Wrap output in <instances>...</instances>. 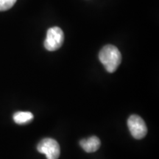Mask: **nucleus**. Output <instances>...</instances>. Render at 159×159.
Wrapping results in <instances>:
<instances>
[{
  "label": "nucleus",
  "instance_id": "obj_1",
  "mask_svg": "<svg viewBox=\"0 0 159 159\" xmlns=\"http://www.w3.org/2000/svg\"><path fill=\"white\" fill-rule=\"evenodd\" d=\"M99 59L106 71L113 73L122 62V55L115 46L106 45L99 52Z\"/></svg>",
  "mask_w": 159,
  "mask_h": 159
},
{
  "label": "nucleus",
  "instance_id": "obj_2",
  "mask_svg": "<svg viewBox=\"0 0 159 159\" xmlns=\"http://www.w3.org/2000/svg\"><path fill=\"white\" fill-rule=\"evenodd\" d=\"M63 40L64 35L62 30L58 27H53L47 31L43 45L48 51H55L62 46Z\"/></svg>",
  "mask_w": 159,
  "mask_h": 159
},
{
  "label": "nucleus",
  "instance_id": "obj_3",
  "mask_svg": "<svg viewBox=\"0 0 159 159\" xmlns=\"http://www.w3.org/2000/svg\"><path fill=\"white\" fill-rule=\"evenodd\" d=\"M37 150L40 153L45 155L47 159H57L61 154L59 144L51 138L42 139L38 144Z\"/></svg>",
  "mask_w": 159,
  "mask_h": 159
},
{
  "label": "nucleus",
  "instance_id": "obj_4",
  "mask_svg": "<svg viewBox=\"0 0 159 159\" xmlns=\"http://www.w3.org/2000/svg\"><path fill=\"white\" fill-rule=\"evenodd\" d=\"M128 127L132 136L136 139H142L148 134V128L142 117L131 115L128 119Z\"/></svg>",
  "mask_w": 159,
  "mask_h": 159
},
{
  "label": "nucleus",
  "instance_id": "obj_5",
  "mask_svg": "<svg viewBox=\"0 0 159 159\" xmlns=\"http://www.w3.org/2000/svg\"><path fill=\"white\" fill-rule=\"evenodd\" d=\"M80 145L83 149V150L90 153V152H94L98 150L101 145V142L98 137L91 136L89 139H82L80 142Z\"/></svg>",
  "mask_w": 159,
  "mask_h": 159
},
{
  "label": "nucleus",
  "instance_id": "obj_6",
  "mask_svg": "<svg viewBox=\"0 0 159 159\" xmlns=\"http://www.w3.org/2000/svg\"><path fill=\"white\" fill-rule=\"evenodd\" d=\"M33 119V114L28 111H19L13 115V120L18 125H25Z\"/></svg>",
  "mask_w": 159,
  "mask_h": 159
},
{
  "label": "nucleus",
  "instance_id": "obj_7",
  "mask_svg": "<svg viewBox=\"0 0 159 159\" xmlns=\"http://www.w3.org/2000/svg\"><path fill=\"white\" fill-rule=\"evenodd\" d=\"M16 2V0H0V11H5L11 9Z\"/></svg>",
  "mask_w": 159,
  "mask_h": 159
}]
</instances>
